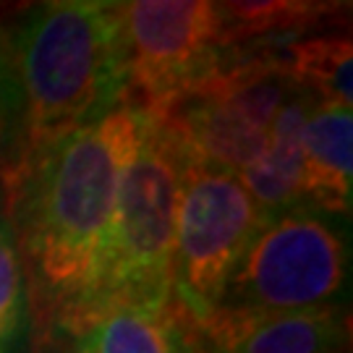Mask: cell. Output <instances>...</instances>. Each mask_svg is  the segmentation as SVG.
I'll use <instances>...</instances> for the list:
<instances>
[{"label": "cell", "mask_w": 353, "mask_h": 353, "mask_svg": "<svg viewBox=\"0 0 353 353\" xmlns=\"http://www.w3.org/2000/svg\"><path fill=\"white\" fill-rule=\"evenodd\" d=\"M147 126L150 113L126 97L100 121L3 168L29 312L45 332L68 330L100 293L121 183Z\"/></svg>", "instance_id": "cell-1"}, {"label": "cell", "mask_w": 353, "mask_h": 353, "mask_svg": "<svg viewBox=\"0 0 353 353\" xmlns=\"http://www.w3.org/2000/svg\"><path fill=\"white\" fill-rule=\"evenodd\" d=\"M11 50L21 102L16 157L100 121L128 97L121 3L50 0L32 6L13 29Z\"/></svg>", "instance_id": "cell-2"}, {"label": "cell", "mask_w": 353, "mask_h": 353, "mask_svg": "<svg viewBox=\"0 0 353 353\" xmlns=\"http://www.w3.org/2000/svg\"><path fill=\"white\" fill-rule=\"evenodd\" d=\"M296 94L280 45L228 52L210 74L157 105L150 115L189 160L241 173L267 147L285 102Z\"/></svg>", "instance_id": "cell-3"}, {"label": "cell", "mask_w": 353, "mask_h": 353, "mask_svg": "<svg viewBox=\"0 0 353 353\" xmlns=\"http://www.w3.org/2000/svg\"><path fill=\"white\" fill-rule=\"evenodd\" d=\"M186 165L189 154L181 141L150 115L121 183L100 293L87 314L113 303L154 301L173 293V241Z\"/></svg>", "instance_id": "cell-4"}, {"label": "cell", "mask_w": 353, "mask_h": 353, "mask_svg": "<svg viewBox=\"0 0 353 353\" xmlns=\"http://www.w3.org/2000/svg\"><path fill=\"white\" fill-rule=\"evenodd\" d=\"M348 283V239L341 217L293 207L265 220L228 278L217 306L306 312L338 306Z\"/></svg>", "instance_id": "cell-5"}, {"label": "cell", "mask_w": 353, "mask_h": 353, "mask_svg": "<svg viewBox=\"0 0 353 353\" xmlns=\"http://www.w3.org/2000/svg\"><path fill=\"white\" fill-rule=\"evenodd\" d=\"M262 225L265 217L239 173L189 160L176 217L173 293L196 319L217 306Z\"/></svg>", "instance_id": "cell-6"}, {"label": "cell", "mask_w": 353, "mask_h": 353, "mask_svg": "<svg viewBox=\"0 0 353 353\" xmlns=\"http://www.w3.org/2000/svg\"><path fill=\"white\" fill-rule=\"evenodd\" d=\"M128 100L147 113L225 58L220 8L210 0L121 3Z\"/></svg>", "instance_id": "cell-7"}, {"label": "cell", "mask_w": 353, "mask_h": 353, "mask_svg": "<svg viewBox=\"0 0 353 353\" xmlns=\"http://www.w3.org/2000/svg\"><path fill=\"white\" fill-rule=\"evenodd\" d=\"M196 327L204 353H343L348 312L341 303L306 312L214 306Z\"/></svg>", "instance_id": "cell-8"}, {"label": "cell", "mask_w": 353, "mask_h": 353, "mask_svg": "<svg viewBox=\"0 0 353 353\" xmlns=\"http://www.w3.org/2000/svg\"><path fill=\"white\" fill-rule=\"evenodd\" d=\"M61 335L71 341V353H204L196 316L176 293L102 306Z\"/></svg>", "instance_id": "cell-9"}, {"label": "cell", "mask_w": 353, "mask_h": 353, "mask_svg": "<svg viewBox=\"0 0 353 353\" xmlns=\"http://www.w3.org/2000/svg\"><path fill=\"white\" fill-rule=\"evenodd\" d=\"M353 115L351 108L316 105L306 118L301 137L303 176L301 199L330 217H345L351 212L353 173Z\"/></svg>", "instance_id": "cell-10"}, {"label": "cell", "mask_w": 353, "mask_h": 353, "mask_svg": "<svg viewBox=\"0 0 353 353\" xmlns=\"http://www.w3.org/2000/svg\"><path fill=\"white\" fill-rule=\"evenodd\" d=\"M314 108L316 102L296 92L275 118L262 154L239 173L243 189L249 191L252 202L256 204V210L262 212L265 220L303 204L301 137L306 118Z\"/></svg>", "instance_id": "cell-11"}, {"label": "cell", "mask_w": 353, "mask_h": 353, "mask_svg": "<svg viewBox=\"0 0 353 353\" xmlns=\"http://www.w3.org/2000/svg\"><path fill=\"white\" fill-rule=\"evenodd\" d=\"M223 42L228 50L272 48L312 34L330 16L341 13V3L306 0H254V3H217Z\"/></svg>", "instance_id": "cell-12"}, {"label": "cell", "mask_w": 353, "mask_h": 353, "mask_svg": "<svg viewBox=\"0 0 353 353\" xmlns=\"http://www.w3.org/2000/svg\"><path fill=\"white\" fill-rule=\"evenodd\" d=\"M283 65L293 89L316 105L351 108V34L312 32L280 45Z\"/></svg>", "instance_id": "cell-13"}, {"label": "cell", "mask_w": 353, "mask_h": 353, "mask_svg": "<svg viewBox=\"0 0 353 353\" xmlns=\"http://www.w3.org/2000/svg\"><path fill=\"white\" fill-rule=\"evenodd\" d=\"M29 316V290L19 241L6 210V196L0 189V343H13L26 327Z\"/></svg>", "instance_id": "cell-14"}, {"label": "cell", "mask_w": 353, "mask_h": 353, "mask_svg": "<svg viewBox=\"0 0 353 353\" xmlns=\"http://www.w3.org/2000/svg\"><path fill=\"white\" fill-rule=\"evenodd\" d=\"M19 113H21V102H19V81L13 68L11 34L0 26V163L11 141V131L13 123L19 121Z\"/></svg>", "instance_id": "cell-15"}]
</instances>
